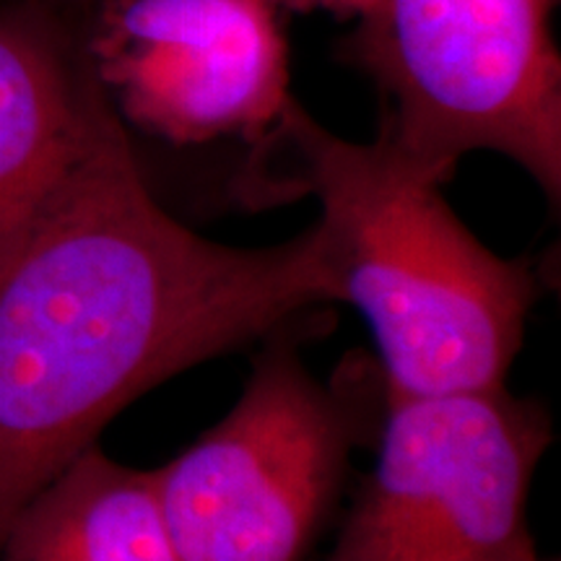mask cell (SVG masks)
I'll use <instances>...</instances> for the list:
<instances>
[{
  "mask_svg": "<svg viewBox=\"0 0 561 561\" xmlns=\"http://www.w3.org/2000/svg\"><path fill=\"white\" fill-rule=\"evenodd\" d=\"M335 301L318 224L229 248L167 214L107 94L0 273V551L125 405Z\"/></svg>",
  "mask_w": 561,
  "mask_h": 561,
  "instance_id": "1",
  "label": "cell"
},
{
  "mask_svg": "<svg viewBox=\"0 0 561 561\" xmlns=\"http://www.w3.org/2000/svg\"><path fill=\"white\" fill-rule=\"evenodd\" d=\"M265 138L289 153V185L320 201L335 301L369 320L385 405L504 388L541 294L530 263L483 248L442 182L380 136L339 138L289 100Z\"/></svg>",
  "mask_w": 561,
  "mask_h": 561,
  "instance_id": "2",
  "label": "cell"
},
{
  "mask_svg": "<svg viewBox=\"0 0 561 561\" xmlns=\"http://www.w3.org/2000/svg\"><path fill=\"white\" fill-rule=\"evenodd\" d=\"M557 0H377L346 39L382 96L380 138L445 185L466 153L523 167L561 195Z\"/></svg>",
  "mask_w": 561,
  "mask_h": 561,
  "instance_id": "3",
  "label": "cell"
},
{
  "mask_svg": "<svg viewBox=\"0 0 561 561\" xmlns=\"http://www.w3.org/2000/svg\"><path fill=\"white\" fill-rule=\"evenodd\" d=\"M284 325L234 409L151 471L178 561H301L335 504L369 413L307 369Z\"/></svg>",
  "mask_w": 561,
  "mask_h": 561,
  "instance_id": "4",
  "label": "cell"
},
{
  "mask_svg": "<svg viewBox=\"0 0 561 561\" xmlns=\"http://www.w3.org/2000/svg\"><path fill=\"white\" fill-rule=\"evenodd\" d=\"M551 421L507 388L385 405L377 466L328 561H536L528 496Z\"/></svg>",
  "mask_w": 561,
  "mask_h": 561,
  "instance_id": "5",
  "label": "cell"
},
{
  "mask_svg": "<svg viewBox=\"0 0 561 561\" xmlns=\"http://www.w3.org/2000/svg\"><path fill=\"white\" fill-rule=\"evenodd\" d=\"M81 55L121 121L172 144L263 138L289 104L268 0H94Z\"/></svg>",
  "mask_w": 561,
  "mask_h": 561,
  "instance_id": "6",
  "label": "cell"
},
{
  "mask_svg": "<svg viewBox=\"0 0 561 561\" xmlns=\"http://www.w3.org/2000/svg\"><path fill=\"white\" fill-rule=\"evenodd\" d=\"M100 96L58 21L39 9L0 11V273L79 153Z\"/></svg>",
  "mask_w": 561,
  "mask_h": 561,
  "instance_id": "7",
  "label": "cell"
},
{
  "mask_svg": "<svg viewBox=\"0 0 561 561\" xmlns=\"http://www.w3.org/2000/svg\"><path fill=\"white\" fill-rule=\"evenodd\" d=\"M0 561H178L151 471L91 447L21 512Z\"/></svg>",
  "mask_w": 561,
  "mask_h": 561,
  "instance_id": "8",
  "label": "cell"
},
{
  "mask_svg": "<svg viewBox=\"0 0 561 561\" xmlns=\"http://www.w3.org/2000/svg\"><path fill=\"white\" fill-rule=\"evenodd\" d=\"M271 5H284L294 11H331L335 16L362 19L377 0H268Z\"/></svg>",
  "mask_w": 561,
  "mask_h": 561,
  "instance_id": "9",
  "label": "cell"
},
{
  "mask_svg": "<svg viewBox=\"0 0 561 561\" xmlns=\"http://www.w3.org/2000/svg\"><path fill=\"white\" fill-rule=\"evenodd\" d=\"M81 3H87V5H91V3H94V0H81Z\"/></svg>",
  "mask_w": 561,
  "mask_h": 561,
  "instance_id": "10",
  "label": "cell"
},
{
  "mask_svg": "<svg viewBox=\"0 0 561 561\" xmlns=\"http://www.w3.org/2000/svg\"><path fill=\"white\" fill-rule=\"evenodd\" d=\"M536 561H541V559H536ZM553 561H557V559H553Z\"/></svg>",
  "mask_w": 561,
  "mask_h": 561,
  "instance_id": "11",
  "label": "cell"
}]
</instances>
